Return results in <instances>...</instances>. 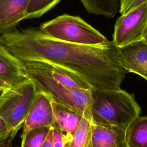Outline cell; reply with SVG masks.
I'll use <instances>...</instances> for the list:
<instances>
[{
    "instance_id": "obj_20",
    "label": "cell",
    "mask_w": 147,
    "mask_h": 147,
    "mask_svg": "<svg viewBox=\"0 0 147 147\" xmlns=\"http://www.w3.org/2000/svg\"><path fill=\"white\" fill-rule=\"evenodd\" d=\"M53 142L54 147H65V141L63 134L55 126L53 129Z\"/></svg>"
},
{
    "instance_id": "obj_14",
    "label": "cell",
    "mask_w": 147,
    "mask_h": 147,
    "mask_svg": "<svg viewBox=\"0 0 147 147\" xmlns=\"http://www.w3.org/2000/svg\"><path fill=\"white\" fill-rule=\"evenodd\" d=\"M128 147H147V116L136 118L125 130Z\"/></svg>"
},
{
    "instance_id": "obj_19",
    "label": "cell",
    "mask_w": 147,
    "mask_h": 147,
    "mask_svg": "<svg viewBox=\"0 0 147 147\" xmlns=\"http://www.w3.org/2000/svg\"><path fill=\"white\" fill-rule=\"evenodd\" d=\"M147 2V0H120L119 12L125 14L132 9Z\"/></svg>"
},
{
    "instance_id": "obj_4",
    "label": "cell",
    "mask_w": 147,
    "mask_h": 147,
    "mask_svg": "<svg viewBox=\"0 0 147 147\" xmlns=\"http://www.w3.org/2000/svg\"><path fill=\"white\" fill-rule=\"evenodd\" d=\"M39 29L51 38L69 43L99 45L109 41L82 18L68 14L59 16L41 24Z\"/></svg>"
},
{
    "instance_id": "obj_10",
    "label": "cell",
    "mask_w": 147,
    "mask_h": 147,
    "mask_svg": "<svg viewBox=\"0 0 147 147\" xmlns=\"http://www.w3.org/2000/svg\"><path fill=\"white\" fill-rule=\"evenodd\" d=\"M87 147H128L125 130L92 123Z\"/></svg>"
},
{
    "instance_id": "obj_13",
    "label": "cell",
    "mask_w": 147,
    "mask_h": 147,
    "mask_svg": "<svg viewBox=\"0 0 147 147\" xmlns=\"http://www.w3.org/2000/svg\"><path fill=\"white\" fill-rule=\"evenodd\" d=\"M60 108V106L54 100L55 121L59 129L65 133L63 136L65 144H68L79 126L82 117L73 111Z\"/></svg>"
},
{
    "instance_id": "obj_12",
    "label": "cell",
    "mask_w": 147,
    "mask_h": 147,
    "mask_svg": "<svg viewBox=\"0 0 147 147\" xmlns=\"http://www.w3.org/2000/svg\"><path fill=\"white\" fill-rule=\"evenodd\" d=\"M36 62L52 78L63 85L75 88L88 90L92 88L85 79L69 69L49 63Z\"/></svg>"
},
{
    "instance_id": "obj_18",
    "label": "cell",
    "mask_w": 147,
    "mask_h": 147,
    "mask_svg": "<svg viewBox=\"0 0 147 147\" xmlns=\"http://www.w3.org/2000/svg\"><path fill=\"white\" fill-rule=\"evenodd\" d=\"M49 128H44L29 135L21 147H42Z\"/></svg>"
},
{
    "instance_id": "obj_11",
    "label": "cell",
    "mask_w": 147,
    "mask_h": 147,
    "mask_svg": "<svg viewBox=\"0 0 147 147\" xmlns=\"http://www.w3.org/2000/svg\"><path fill=\"white\" fill-rule=\"evenodd\" d=\"M0 78L10 87L28 79L24 63L0 43Z\"/></svg>"
},
{
    "instance_id": "obj_5",
    "label": "cell",
    "mask_w": 147,
    "mask_h": 147,
    "mask_svg": "<svg viewBox=\"0 0 147 147\" xmlns=\"http://www.w3.org/2000/svg\"><path fill=\"white\" fill-rule=\"evenodd\" d=\"M37 88L30 78L5 90L0 96V117L6 129L16 133L32 105Z\"/></svg>"
},
{
    "instance_id": "obj_3",
    "label": "cell",
    "mask_w": 147,
    "mask_h": 147,
    "mask_svg": "<svg viewBox=\"0 0 147 147\" xmlns=\"http://www.w3.org/2000/svg\"><path fill=\"white\" fill-rule=\"evenodd\" d=\"M24 64L28 78L33 80L38 89L49 93L59 106L92 123V89L75 88L63 85L48 75L36 61Z\"/></svg>"
},
{
    "instance_id": "obj_22",
    "label": "cell",
    "mask_w": 147,
    "mask_h": 147,
    "mask_svg": "<svg viewBox=\"0 0 147 147\" xmlns=\"http://www.w3.org/2000/svg\"><path fill=\"white\" fill-rule=\"evenodd\" d=\"M11 87L6 82L3 81L2 79L0 78V89L5 90Z\"/></svg>"
},
{
    "instance_id": "obj_1",
    "label": "cell",
    "mask_w": 147,
    "mask_h": 147,
    "mask_svg": "<svg viewBox=\"0 0 147 147\" xmlns=\"http://www.w3.org/2000/svg\"><path fill=\"white\" fill-rule=\"evenodd\" d=\"M0 43L23 63L43 61L69 69L92 88L118 90L127 72L120 65L112 41L99 45L69 43L28 28L0 36Z\"/></svg>"
},
{
    "instance_id": "obj_15",
    "label": "cell",
    "mask_w": 147,
    "mask_h": 147,
    "mask_svg": "<svg viewBox=\"0 0 147 147\" xmlns=\"http://www.w3.org/2000/svg\"><path fill=\"white\" fill-rule=\"evenodd\" d=\"M90 14L114 17L120 8V0H80Z\"/></svg>"
},
{
    "instance_id": "obj_24",
    "label": "cell",
    "mask_w": 147,
    "mask_h": 147,
    "mask_svg": "<svg viewBox=\"0 0 147 147\" xmlns=\"http://www.w3.org/2000/svg\"><path fill=\"white\" fill-rule=\"evenodd\" d=\"M143 40H144L146 42H147V27L146 28L144 33V36H143Z\"/></svg>"
},
{
    "instance_id": "obj_17",
    "label": "cell",
    "mask_w": 147,
    "mask_h": 147,
    "mask_svg": "<svg viewBox=\"0 0 147 147\" xmlns=\"http://www.w3.org/2000/svg\"><path fill=\"white\" fill-rule=\"evenodd\" d=\"M60 1V0H30L27 9V19L40 17Z\"/></svg>"
},
{
    "instance_id": "obj_6",
    "label": "cell",
    "mask_w": 147,
    "mask_h": 147,
    "mask_svg": "<svg viewBox=\"0 0 147 147\" xmlns=\"http://www.w3.org/2000/svg\"><path fill=\"white\" fill-rule=\"evenodd\" d=\"M146 27L147 2L117 18L112 41L116 47H121L140 41Z\"/></svg>"
},
{
    "instance_id": "obj_23",
    "label": "cell",
    "mask_w": 147,
    "mask_h": 147,
    "mask_svg": "<svg viewBox=\"0 0 147 147\" xmlns=\"http://www.w3.org/2000/svg\"><path fill=\"white\" fill-rule=\"evenodd\" d=\"M5 127V123L3 122V121L2 120V119L0 117V130L3 128V127Z\"/></svg>"
},
{
    "instance_id": "obj_9",
    "label": "cell",
    "mask_w": 147,
    "mask_h": 147,
    "mask_svg": "<svg viewBox=\"0 0 147 147\" xmlns=\"http://www.w3.org/2000/svg\"><path fill=\"white\" fill-rule=\"evenodd\" d=\"M30 0H0V36L14 32L20 22L27 19Z\"/></svg>"
},
{
    "instance_id": "obj_8",
    "label": "cell",
    "mask_w": 147,
    "mask_h": 147,
    "mask_svg": "<svg viewBox=\"0 0 147 147\" xmlns=\"http://www.w3.org/2000/svg\"><path fill=\"white\" fill-rule=\"evenodd\" d=\"M117 57L127 72L141 76L147 81V42L144 40L117 47Z\"/></svg>"
},
{
    "instance_id": "obj_25",
    "label": "cell",
    "mask_w": 147,
    "mask_h": 147,
    "mask_svg": "<svg viewBox=\"0 0 147 147\" xmlns=\"http://www.w3.org/2000/svg\"><path fill=\"white\" fill-rule=\"evenodd\" d=\"M4 91H5V90H3L0 89V96H1V95L2 94V92H3Z\"/></svg>"
},
{
    "instance_id": "obj_16",
    "label": "cell",
    "mask_w": 147,
    "mask_h": 147,
    "mask_svg": "<svg viewBox=\"0 0 147 147\" xmlns=\"http://www.w3.org/2000/svg\"><path fill=\"white\" fill-rule=\"evenodd\" d=\"M92 123L87 119L82 117L79 126L68 144L67 147H87Z\"/></svg>"
},
{
    "instance_id": "obj_7",
    "label": "cell",
    "mask_w": 147,
    "mask_h": 147,
    "mask_svg": "<svg viewBox=\"0 0 147 147\" xmlns=\"http://www.w3.org/2000/svg\"><path fill=\"white\" fill-rule=\"evenodd\" d=\"M53 102L54 99L49 93L37 88L23 124L22 146L32 131L38 128H49L55 123Z\"/></svg>"
},
{
    "instance_id": "obj_21",
    "label": "cell",
    "mask_w": 147,
    "mask_h": 147,
    "mask_svg": "<svg viewBox=\"0 0 147 147\" xmlns=\"http://www.w3.org/2000/svg\"><path fill=\"white\" fill-rule=\"evenodd\" d=\"M54 126H52L48 129L47 136L44 140L42 147H54L53 142V129Z\"/></svg>"
},
{
    "instance_id": "obj_2",
    "label": "cell",
    "mask_w": 147,
    "mask_h": 147,
    "mask_svg": "<svg viewBox=\"0 0 147 147\" xmlns=\"http://www.w3.org/2000/svg\"><path fill=\"white\" fill-rule=\"evenodd\" d=\"M92 123L126 130L140 113L133 96L126 91L92 88Z\"/></svg>"
}]
</instances>
